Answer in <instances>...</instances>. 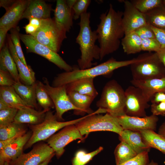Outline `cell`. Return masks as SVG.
Here are the masks:
<instances>
[{"mask_svg":"<svg viewBox=\"0 0 165 165\" xmlns=\"http://www.w3.org/2000/svg\"><path fill=\"white\" fill-rule=\"evenodd\" d=\"M4 165H9V162L8 161L5 162L4 163Z\"/></svg>","mask_w":165,"mask_h":165,"instance_id":"obj_58","label":"cell"},{"mask_svg":"<svg viewBox=\"0 0 165 165\" xmlns=\"http://www.w3.org/2000/svg\"><path fill=\"white\" fill-rule=\"evenodd\" d=\"M158 134L165 138V121L160 126Z\"/></svg>","mask_w":165,"mask_h":165,"instance_id":"obj_53","label":"cell"},{"mask_svg":"<svg viewBox=\"0 0 165 165\" xmlns=\"http://www.w3.org/2000/svg\"><path fill=\"white\" fill-rule=\"evenodd\" d=\"M123 12L116 11L112 4L108 11L101 14L96 30L100 48V60L117 51L125 35L122 19Z\"/></svg>","mask_w":165,"mask_h":165,"instance_id":"obj_1","label":"cell"},{"mask_svg":"<svg viewBox=\"0 0 165 165\" xmlns=\"http://www.w3.org/2000/svg\"><path fill=\"white\" fill-rule=\"evenodd\" d=\"M151 111L153 115L165 116V102L152 103L151 105Z\"/></svg>","mask_w":165,"mask_h":165,"instance_id":"obj_45","label":"cell"},{"mask_svg":"<svg viewBox=\"0 0 165 165\" xmlns=\"http://www.w3.org/2000/svg\"><path fill=\"white\" fill-rule=\"evenodd\" d=\"M28 20L29 24L35 26L37 28L41 25V20L35 18H32L29 19Z\"/></svg>","mask_w":165,"mask_h":165,"instance_id":"obj_52","label":"cell"},{"mask_svg":"<svg viewBox=\"0 0 165 165\" xmlns=\"http://www.w3.org/2000/svg\"><path fill=\"white\" fill-rule=\"evenodd\" d=\"M145 15L147 24L156 28L165 29V6L163 3Z\"/></svg>","mask_w":165,"mask_h":165,"instance_id":"obj_31","label":"cell"},{"mask_svg":"<svg viewBox=\"0 0 165 165\" xmlns=\"http://www.w3.org/2000/svg\"><path fill=\"white\" fill-rule=\"evenodd\" d=\"M160 45L156 38L142 40L141 50L148 52H156L160 48Z\"/></svg>","mask_w":165,"mask_h":165,"instance_id":"obj_41","label":"cell"},{"mask_svg":"<svg viewBox=\"0 0 165 165\" xmlns=\"http://www.w3.org/2000/svg\"><path fill=\"white\" fill-rule=\"evenodd\" d=\"M54 155L52 156L40 163L39 165H48L52 158Z\"/></svg>","mask_w":165,"mask_h":165,"instance_id":"obj_56","label":"cell"},{"mask_svg":"<svg viewBox=\"0 0 165 165\" xmlns=\"http://www.w3.org/2000/svg\"><path fill=\"white\" fill-rule=\"evenodd\" d=\"M51 6L43 0H29V3L22 16L21 19L29 20L35 18L40 20L50 18Z\"/></svg>","mask_w":165,"mask_h":165,"instance_id":"obj_21","label":"cell"},{"mask_svg":"<svg viewBox=\"0 0 165 165\" xmlns=\"http://www.w3.org/2000/svg\"><path fill=\"white\" fill-rule=\"evenodd\" d=\"M67 93L71 102L78 109L75 114L83 115L86 113L89 114L94 112L90 106L95 98L75 91H67Z\"/></svg>","mask_w":165,"mask_h":165,"instance_id":"obj_27","label":"cell"},{"mask_svg":"<svg viewBox=\"0 0 165 165\" xmlns=\"http://www.w3.org/2000/svg\"><path fill=\"white\" fill-rule=\"evenodd\" d=\"M90 17V12L83 13L78 24L80 29L76 42L79 46L81 55L77 62L78 68L82 70L92 67L94 60H100V48L95 44L97 35L96 30H91Z\"/></svg>","mask_w":165,"mask_h":165,"instance_id":"obj_2","label":"cell"},{"mask_svg":"<svg viewBox=\"0 0 165 165\" xmlns=\"http://www.w3.org/2000/svg\"><path fill=\"white\" fill-rule=\"evenodd\" d=\"M55 155L47 144L42 143L34 146L29 152L22 154L9 165H39L49 157Z\"/></svg>","mask_w":165,"mask_h":165,"instance_id":"obj_13","label":"cell"},{"mask_svg":"<svg viewBox=\"0 0 165 165\" xmlns=\"http://www.w3.org/2000/svg\"><path fill=\"white\" fill-rule=\"evenodd\" d=\"M147 165H159L158 164L152 160L150 162H149Z\"/></svg>","mask_w":165,"mask_h":165,"instance_id":"obj_57","label":"cell"},{"mask_svg":"<svg viewBox=\"0 0 165 165\" xmlns=\"http://www.w3.org/2000/svg\"><path fill=\"white\" fill-rule=\"evenodd\" d=\"M77 0H66V3L69 8L72 10L74 5L75 3Z\"/></svg>","mask_w":165,"mask_h":165,"instance_id":"obj_55","label":"cell"},{"mask_svg":"<svg viewBox=\"0 0 165 165\" xmlns=\"http://www.w3.org/2000/svg\"><path fill=\"white\" fill-rule=\"evenodd\" d=\"M131 82L133 86L140 88L147 101L149 102L156 93H165V76L145 80H137L133 79Z\"/></svg>","mask_w":165,"mask_h":165,"instance_id":"obj_19","label":"cell"},{"mask_svg":"<svg viewBox=\"0 0 165 165\" xmlns=\"http://www.w3.org/2000/svg\"><path fill=\"white\" fill-rule=\"evenodd\" d=\"M0 69L8 72L16 82L20 81L16 65L11 54L7 43L0 50Z\"/></svg>","mask_w":165,"mask_h":165,"instance_id":"obj_25","label":"cell"},{"mask_svg":"<svg viewBox=\"0 0 165 165\" xmlns=\"http://www.w3.org/2000/svg\"><path fill=\"white\" fill-rule=\"evenodd\" d=\"M10 107H11L6 103L0 98V110Z\"/></svg>","mask_w":165,"mask_h":165,"instance_id":"obj_54","label":"cell"},{"mask_svg":"<svg viewBox=\"0 0 165 165\" xmlns=\"http://www.w3.org/2000/svg\"><path fill=\"white\" fill-rule=\"evenodd\" d=\"M32 134L31 131L28 132L0 150V165H4L6 161H13L23 154V149Z\"/></svg>","mask_w":165,"mask_h":165,"instance_id":"obj_17","label":"cell"},{"mask_svg":"<svg viewBox=\"0 0 165 165\" xmlns=\"http://www.w3.org/2000/svg\"><path fill=\"white\" fill-rule=\"evenodd\" d=\"M26 133L22 124L14 122L7 124L0 125V141H4Z\"/></svg>","mask_w":165,"mask_h":165,"instance_id":"obj_32","label":"cell"},{"mask_svg":"<svg viewBox=\"0 0 165 165\" xmlns=\"http://www.w3.org/2000/svg\"><path fill=\"white\" fill-rule=\"evenodd\" d=\"M48 111L45 110L38 111L31 108L18 110L14 122L20 124H37L44 120L46 113Z\"/></svg>","mask_w":165,"mask_h":165,"instance_id":"obj_23","label":"cell"},{"mask_svg":"<svg viewBox=\"0 0 165 165\" xmlns=\"http://www.w3.org/2000/svg\"><path fill=\"white\" fill-rule=\"evenodd\" d=\"M36 96L37 101L43 110H50L54 107L53 103L45 89L43 83L39 81L36 82Z\"/></svg>","mask_w":165,"mask_h":165,"instance_id":"obj_34","label":"cell"},{"mask_svg":"<svg viewBox=\"0 0 165 165\" xmlns=\"http://www.w3.org/2000/svg\"><path fill=\"white\" fill-rule=\"evenodd\" d=\"M5 29L0 28V50H1L3 46L4 41L7 32Z\"/></svg>","mask_w":165,"mask_h":165,"instance_id":"obj_50","label":"cell"},{"mask_svg":"<svg viewBox=\"0 0 165 165\" xmlns=\"http://www.w3.org/2000/svg\"><path fill=\"white\" fill-rule=\"evenodd\" d=\"M103 149V147L100 146L95 150L89 153H87L83 150L78 151L72 160V165H85Z\"/></svg>","mask_w":165,"mask_h":165,"instance_id":"obj_35","label":"cell"},{"mask_svg":"<svg viewBox=\"0 0 165 165\" xmlns=\"http://www.w3.org/2000/svg\"><path fill=\"white\" fill-rule=\"evenodd\" d=\"M29 0H16L0 19V28L8 31L16 26L21 19Z\"/></svg>","mask_w":165,"mask_h":165,"instance_id":"obj_16","label":"cell"},{"mask_svg":"<svg viewBox=\"0 0 165 165\" xmlns=\"http://www.w3.org/2000/svg\"><path fill=\"white\" fill-rule=\"evenodd\" d=\"M7 44L9 50L16 65L20 79L24 84L32 85L36 82L35 73L29 65L26 66L20 60L15 50L9 35L7 36Z\"/></svg>","mask_w":165,"mask_h":165,"instance_id":"obj_20","label":"cell"},{"mask_svg":"<svg viewBox=\"0 0 165 165\" xmlns=\"http://www.w3.org/2000/svg\"><path fill=\"white\" fill-rule=\"evenodd\" d=\"M16 0H0V6L4 8L6 10H7L16 2Z\"/></svg>","mask_w":165,"mask_h":165,"instance_id":"obj_47","label":"cell"},{"mask_svg":"<svg viewBox=\"0 0 165 165\" xmlns=\"http://www.w3.org/2000/svg\"><path fill=\"white\" fill-rule=\"evenodd\" d=\"M121 40L123 51L127 54H135L142 51V39L134 31L125 35Z\"/></svg>","mask_w":165,"mask_h":165,"instance_id":"obj_29","label":"cell"},{"mask_svg":"<svg viewBox=\"0 0 165 165\" xmlns=\"http://www.w3.org/2000/svg\"><path fill=\"white\" fill-rule=\"evenodd\" d=\"M156 53L159 59L165 68V48H160Z\"/></svg>","mask_w":165,"mask_h":165,"instance_id":"obj_49","label":"cell"},{"mask_svg":"<svg viewBox=\"0 0 165 165\" xmlns=\"http://www.w3.org/2000/svg\"><path fill=\"white\" fill-rule=\"evenodd\" d=\"M120 141L128 144L138 154L144 152H149L151 148L144 142L139 132L129 130H124L119 135Z\"/></svg>","mask_w":165,"mask_h":165,"instance_id":"obj_22","label":"cell"},{"mask_svg":"<svg viewBox=\"0 0 165 165\" xmlns=\"http://www.w3.org/2000/svg\"><path fill=\"white\" fill-rule=\"evenodd\" d=\"M17 109L9 108L0 110V125L7 124L14 122L18 111Z\"/></svg>","mask_w":165,"mask_h":165,"instance_id":"obj_39","label":"cell"},{"mask_svg":"<svg viewBox=\"0 0 165 165\" xmlns=\"http://www.w3.org/2000/svg\"><path fill=\"white\" fill-rule=\"evenodd\" d=\"M130 1L140 12L145 14L163 4L161 0H132Z\"/></svg>","mask_w":165,"mask_h":165,"instance_id":"obj_36","label":"cell"},{"mask_svg":"<svg viewBox=\"0 0 165 165\" xmlns=\"http://www.w3.org/2000/svg\"><path fill=\"white\" fill-rule=\"evenodd\" d=\"M150 101L152 104L165 102V93L163 92L156 93L153 96Z\"/></svg>","mask_w":165,"mask_h":165,"instance_id":"obj_46","label":"cell"},{"mask_svg":"<svg viewBox=\"0 0 165 165\" xmlns=\"http://www.w3.org/2000/svg\"><path fill=\"white\" fill-rule=\"evenodd\" d=\"M125 91V115L140 117L146 116L145 109L150 106L141 90L133 85L128 86Z\"/></svg>","mask_w":165,"mask_h":165,"instance_id":"obj_11","label":"cell"},{"mask_svg":"<svg viewBox=\"0 0 165 165\" xmlns=\"http://www.w3.org/2000/svg\"><path fill=\"white\" fill-rule=\"evenodd\" d=\"M19 31V27L16 26L10 30L9 35L18 57L21 61L28 67L29 65L27 64L20 44Z\"/></svg>","mask_w":165,"mask_h":165,"instance_id":"obj_37","label":"cell"},{"mask_svg":"<svg viewBox=\"0 0 165 165\" xmlns=\"http://www.w3.org/2000/svg\"><path fill=\"white\" fill-rule=\"evenodd\" d=\"M143 139L150 148L156 149L165 154V138L154 131L143 130L139 131Z\"/></svg>","mask_w":165,"mask_h":165,"instance_id":"obj_30","label":"cell"},{"mask_svg":"<svg viewBox=\"0 0 165 165\" xmlns=\"http://www.w3.org/2000/svg\"><path fill=\"white\" fill-rule=\"evenodd\" d=\"M0 98L11 107L18 110L31 108L23 101L13 86H0Z\"/></svg>","mask_w":165,"mask_h":165,"instance_id":"obj_28","label":"cell"},{"mask_svg":"<svg viewBox=\"0 0 165 165\" xmlns=\"http://www.w3.org/2000/svg\"><path fill=\"white\" fill-rule=\"evenodd\" d=\"M44 87L51 97L55 108L56 115L59 121H64L63 115L73 110L75 114L78 110L71 102L68 95L66 85L53 87L50 85L47 78H43Z\"/></svg>","mask_w":165,"mask_h":165,"instance_id":"obj_10","label":"cell"},{"mask_svg":"<svg viewBox=\"0 0 165 165\" xmlns=\"http://www.w3.org/2000/svg\"><path fill=\"white\" fill-rule=\"evenodd\" d=\"M134 31L142 40L156 38L151 26L147 24L138 28Z\"/></svg>","mask_w":165,"mask_h":165,"instance_id":"obj_42","label":"cell"},{"mask_svg":"<svg viewBox=\"0 0 165 165\" xmlns=\"http://www.w3.org/2000/svg\"><path fill=\"white\" fill-rule=\"evenodd\" d=\"M163 4L165 6V0H163Z\"/></svg>","mask_w":165,"mask_h":165,"instance_id":"obj_59","label":"cell"},{"mask_svg":"<svg viewBox=\"0 0 165 165\" xmlns=\"http://www.w3.org/2000/svg\"><path fill=\"white\" fill-rule=\"evenodd\" d=\"M86 116L69 121L61 122L58 120L56 114H54L50 110L48 111L42 123L36 125H28L32 134L24 149L31 147L38 142L48 139L59 130L67 126L75 124Z\"/></svg>","mask_w":165,"mask_h":165,"instance_id":"obj_7","label":"cell"},{"mask_svg":"<svg viewBox=\"0 0 165 165\" xmlns=\"http://www.w3.org/2000/svg\"><path fill=\"white\" fill-rule=\"evenodd\" d=\"M137 61L136 58L129 60L117 61L113 57L94 67L84 69L73 67V70L58 74L53 81L52 86L57 87L66 85L75 81L86 78H94L108 75L115 70L130 65Z\"/></svg>","mask_w":165,"mask_h":165,"instance_id":"obj_3","label":"cell"},{"mask_svg":"<svg viewBox=\"0 0 165 165\" xmlns=\"http://www.w3.org/2000/svg\"><path fill=\"white\" fill-rule=\"evenodd\" d=\"M151 27L161 48H165V29L158 28L152 26Z\"/></svg>","mask_w":165,"mask_h":165,"instance_id":"obj_44","label":"cell"},{"mask_svg":"<svg viewBox=\"0 0 165 165\" xmlns=\"http://www.w3.org/2000/svg\"><path fill=\"white\" fill-rule=\"evenodd\" d=\"M54 12L53 19L58 28L65 33L69 32L73 26V14L66 0H57Z\"/></svg>","mask_w":165,"mask_h":165,"instance_id":"obj_18","label":"cell"},{"mask_svg":"<svg viewBox=\"0 0 165 165\" xmlns=\"http://www.w3.org/2000/svg\"><path fill=\"white\" fill-rule=\"evenodd\" d=\"M114 154L116 165H119L138 155L128 144L123 141H121L116 146Z\"/></svg>","mask_w":165,"mask_h":165,"instance_id":"obj_33","label":"cell"},{"mask_svg":"<svg viewBox=\"0 0 165 165\" xmlns=\"http://www.w3.org/2000/svg\"><path fill=\"white\" fill-rule=\"evenodd\" d=\"M39 42L57 53L60 50L66 33L58 28L53 18L41 20L40 26L31 35Z\"/></svg>","mask_w":165,"mask_h":165,"instance_id":"obj_8","label":"cell"},{"mask_svg":"<svg viewBox=\"0 0 165 165\" xmlns=\"http://www.w3.org/2000/svg\"><path fill=\"white\" fill-rule=\"evenodd\" d=\"M94 78L80 79L66 85L67 91H73L95 98L98 93L94 83Z\"/></svg>","mask_w":165,"mask_h":165,"instance_id":"obj_24","label":"cell"},{"mask_svg":"<svg viewBox=\"0 0 165 165\" xmlns=\"http://www.w3.org/2000/svg\"><path fill=\"white\" fill-rule=\"evenodd\" d=\"M122 1L124 4L122 22L125 35L147 24L145 14L138 10L130 1Z\"/></svg>","mask_w":165,"mask_h":165,"instance_id":"obj_15","label":"cell"},{"mask_svg":"<svg viewBox=\"0 0 165 165\" xmlns=\"http://www.w3.org/2000/svg\"><path fill=\"white\" fill-rule=\"evenodd\" d=\"M125 91L116 80H112L105 85L96 105L112 116L117 117L125 115Z\"/></svg>","mask_w":165,"mask_h":165,"instance_id":"obj_5","label":"cell"},{"mask_svg":"<svg viewBox=\"0 0 165 165\" xmlns=\"http://www.w3.org/2000/svg\"><path fill=\"white\" fill-rule=\"evenodd\" d=\"M21 136H18L4 141H0V150L13 142L16 139Z\"/></svg>","mask_w":165,"mask_h":165,"instance_id":"obj_48","label":"cell"},{"mask_svg":"<svg viewBox=\"0 0 165 165\" xmlns=\"http://www.w3.org/2000/svg\"><path fill=\"white\" fill-rule=\"evenodd\" d=\"M28 35H32L36 32L37 28L33 25L28 24L24 27Z\"/></svg>","mask_w":165,"mask_h":165,"instance_id":"obj_51","label":"cell"},{"mask_svg":"<svg viewBox=\"0 0 165 165\" xmlns=\"http://www.w3.org/2000/svg\"><path fill=\"white\" fill-rule=\"evenodd\" d=\"M81 135L87 138L91 132L108 131L120 135L123 130L117 118L107 113L106 110L99 108L93 113L75 124Z\"/></svg>","mask_w":165,"mask_h":165,"instance_id":"obj_4","label":"cell"},{"mask_svg":"<svg viewBox=\"0 0 165 165\" xmlns=\"http://www.w3.org/2000/svg\"><path fill=\"white\" fill-rule=\"evenodd\" d=\"M13 86L21 99L29 106L34 108H37L36 82L32 85H28L19 81L16 82Z\"/></svg>","mask_w":165,"mask_h":165,"instance_id":"obj_26","label":"cell"},{"mask_svg":"<svg viewBox=\"0 0 165 165\" xmlns=\"http://www.w3.org/2000/svg\"><path fill=\"white\" fill-rule=\"evenodd\" d=\"M117 118L123 130H129L138 132L143 130L155 131L159 120L157 116L152 115L142 117L125 115Z\"/></svg>","mask_w":165,"mask_h":165,"instance_id":"obj_14","label":"cell"},{"mask_svg":"<svg viewBox=\"0 0 165 165\" xmlns=\"http://www.w3.org/2000/svg\"><path fill=\"white\" fill-rule=\"evenodd\" d=\"M20 37L28 52L43 57L65 72L73 70V67L68 64L57 53L39 42L31 35L20 34Z\"/></svg>","mask_w":165,"mask_h":165,"instance_id":"obj_9","label":"cell"},{"mask_svg":"<svg viewBox=\"0 0 165 165\" xmlns=\"http://www.w3.org/2000/svg\"><path fill=\"white\" fill-rule=\"evenodd\" d=\"M91 2L90 0H77L72 9L73 19L76 20L87 10Z\"/></svg>","mask_w":165,"mask_h":165,"instance_id":"obj_38","label":"cell"},{"mask_svg":"<svg viewBox=\"0 0 165 165\" xmlns=\"http://www.w3.org/2000/svg\"><path fill=\"white\" fill-rule=\"evenodd\" d=\"M131 64L130 70L133 79L145 80L165 76V68L156 52L143 53Z\"/></svg>","mask_w":165,"mask_h":165,"instance_id":"obj_6","label":"cell"},{"mask_svg":"<svg viewBox=\"0 0 165 165\" xmlns=\"http://www.w3.org/2000/svg\"><path fill=\"white\" fill-rule=\"evenodd\" d=\"M16 81L8 72L0 69V85L13 86Z\"/></svg>","mask_w":165,"mask_h":165,"instance_id":"obj_43","label":"cell"},{"mask_svg":"<svg viewBox=\"0 0 165 165\" xmlns=\"http://www.w3.org/2000/svg\"><path fill=\"white\" fill-rule=\"evenodd\" d=\"M85 139L75 124L67 126L54 134L47 141V144L54 151L57 159L65 151L64 147L71 142L77 139L82 141Z\"/></svg>","mask_w":165,"mask_h":165,"instance_id":"obj_12","label":"cell"},{"mask_svg":"<svg viewBox=\"0 0 165 165\" xmlns=\"http://www.w3.org/2000/svg\"><path fill=\"white\" fill-rule=\"evenodd\" d=\"M148 152L138 154L134 157L119 165H147L149 163Z\"/></svg>","mask_w":165,"mask_h":165,"instance_id":"obj_40","label":"cell"}]
</instances>
